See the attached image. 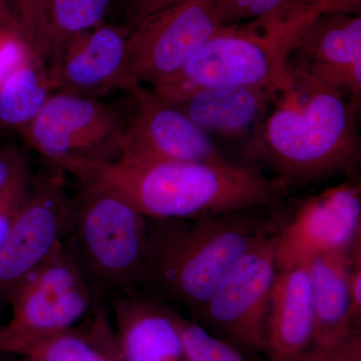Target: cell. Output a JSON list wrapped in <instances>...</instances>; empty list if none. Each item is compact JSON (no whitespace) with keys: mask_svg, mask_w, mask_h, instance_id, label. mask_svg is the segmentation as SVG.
I'll return each instance as SVG.
<instances>
[{"mask_svg":"<svg viewBox=\"0 0 361 361\" xmlns=\"http://www.w3.org/2000/svg\"><path fill=\"white\" fill-rule=\"evenodd\" d=\"M361 240L360 184L353 179L301 202L278 233V270L322 254L350 252Z\"/></svg>","mask_w":361,"mask_h":361,"instance_id":"11","label":"cell"},{"mask_svg":"<svg viewBox=\"0 0 361 361\" xmlns=\"http://www.w3.org/2000/svg\"><path fill=\"white\" fill-rule=\"evenodd\" d=\"M269 361H310V360H305V358L299 357V356H295V357L284 358V360H269Z\"/></svg>","mask_w":361,"mask_h":361,"instance_id":"33","label":"cell"},{"mask_svg":"<svg viewBox=\"0 0 361 361\" xmlns=\"http://www.w3.org/2000/svg\"><path fill=\"white\" fill-rule=\"evenodd\" d=\"M182 1H184V0H149L148 4L142 7L141 11L135 16V18L132 21L133 25L137 23V20H141V18H145V16L155 13L157 11H160L161 9L167 8L169 6H174V4Z\"/></svg>","mask_w":361,"mask_h":361,"instance_id":"31","label":"cell"},{"mask_svg":"<svg viewBox=\"0 0 361 361\" xmlns=\"http://www.w3.org/2000/svg\"><path fill=\"white\" fill-rule=\"evenodd\" d=\"M313 310L307 266L278 271L266 322V348L269 360L295 357L311 344Z\"/></svg>","mask_w":361,"mask_h":361,"instance_id":"17","label":"cell"},{"mask_svg":"<svg viewBox=\"0 0 361 361\" xmlns=\"http://www.w3.org/2000/svg\"><path fill=\"white\" fill-rule=\"evenodd\" d=\"M30 174V160L16 146L0 147V193L20 177Z\"/></svg>","mask_w":361,"mask_h":361,"instance_id":"27","label":"cell"},{"mask_svg":"<svg viewBox=\"0 0 361 361\" xmlns=\"http://www.w3.org/2000/svg\"><path fill=\"white\" fill-rule=\"evenodd\" d=\"M111 0H45L47 59L71 37L102 25Z\"/></svg>","mask_w":361,"mask_h":361,"instance_id":"21","label":"cell"},{"mask_svg":"<svg viewBox=\"0 0 361 361\" xmlns=\"http://www.w3.org/2000/svg\"><path fill=\"white\" fill-rule=\"evenodd\" d=\"M134 115L125 122L115 159L133 161H225L210 135L151 90L137 85ZM114 159V160H115Z\"/></svg>","mask_w":361,"mask_h":361,"instance_id":"12","label":"cell"},{"mask_svg":"<svg viewBox=\"0 0 361 361\" xmlns=\"http://www.w3.org/2000/svg\"><path fill=\"white\" fill-rule=\"evenodd\" d=\"M149 0H129L130 2V18H132V21L137 16V13L146 6Z\"/></svg>","mask_w":361,"mask_h":361,"instance_id":"32","label":"cell"},{"mask_svg":"<svg viewBox=\"0 0 361 361\" xmlns=\"http://www.w3.org/2000/svg\"><path fill=\"white\" fill-rule=\"evenodd\" d=\"M297 356L310 361H361L360 329L329 345H311Z\"/></svg>","mask_w":361,"mask_h":361,"instance_id":"25","label":"cell"},{"mask_svg":"<svg viewBox=\"0 0 361 361\" xmlns=\"http://www.w3.org/2000/svg\"><path fill=\"white\" fill-rule=\"evenodd\" d=\"M278 233L261 239L232 265L193 319L244 355L265 353L271 291L279 271Z\"/></svg>","mask_w":361,"mask_h":361,"instance_id":"6","label":"cell"},{"mask_svg":"<svg viewBox=\"0 0 361 361\" xmlns=\"http://www.w3.org/2000/svg\"><path fill=\"white\" fill-rule=\"evenodd\" d=\"M312 8L317 16L330 13L360 14L361 0H313Z\"/></svg>","mask_w":361,"mask_h":361,"instance_id":"30","label":"cell"},{"mask_svg":"<svg viewBox=\"0 0 361 361\" xmlns=\"http://www.w3.org/2000/svg\"><path fill=\"white\" fill-rule=\"evenodd\" d=\"M125 121L122 111L92 97L51 94L21 130L26 142L47 160L66 156L114 160Z\"/></svg>","mask_w":361,"mask_h":361,"instance_id":"9","label":"cell"},{"mask_svg":"<svg viewBox=\"0 0 361 361\" xmlns=\"http://www.w3.org/2000/svg\"><path fill=\"white\" fill-rule=\"evenodd\" d=\"M20 16L26 44L42 63L47 59L45 0H9Z\"/></svg>","mask_w":361,"mask_h":361,"instance_id":"24","label":"cell"},{"mask_svg":"<svg viewBox=\"0 0 361 361\" xmlns=\"http://www.w3.org/2000/svg\"><path fill=\"white\" fill-rule=\"evenodd\" d=\"M65 171L30 180L27 193L0 246V305L59 248L73 225L75 197L66 191Z\"/></svg>","mask_w":361,"mask_h":361,"instance_id":"7","label":"cell"},{"mask_svg":"<svg viewBox=\"0 0 361 361\" xmlns=\"http://www.w3.org/2000/svg\"><path fill=\"white\" fill-rule=\"evenodd\" d=\"M350 253L322 254L306 263L313 310L311 345H329L360 329L353 320L349 300Z\"/></svg>","mask_w":361,"mask_h":361,"instance_id":"19","label":"cell"},{"mask_svg":"<svg viewBox=\"0 0 361 361\" xmlns=\"http://www.w3.org/2000/svg\"><path fill=\"white\" fill-rule=\"evenodd\" d=\"M274 94L261 87H205L189 90L169 104L207 135L237 137L257 133Z\"/></svg>","mask_w":361,"mask_h":361,"instance_id":"16","label":"cell"},{"mask_svg":"<svg viewBox=\"0 0 361 361\" xmlns=\"http://www.w3.org/2000/svg\"><path fill=\"white\" fill-rule=\"evenodd\" d=\"M9 361H30V360H28L27 358L21 357V356H20V358H18V360H9Z\"/></svg>","mask_w":361,"mask_h":361,"instance_id":"34","label":"cell"},{"mask_svg":"<svg viewBox=\"0 0 361 361\" xmlns=\"http://www.w3.org/2000/svg\"><path fill=\"white\" fill-rule=\"evenodd\" d=\"M315 16L310 6L281 16L222 26L179 73L151 90L168 104L189 90L205 87L276 92L290 75L288 56L297 35Z\"/></svg>","mask_w":361,"mask_h":361,"instance_id":"4","label":"cell"},{"mask_svg":"<svg viewBox=\"0 0 361 361\" xmlns=\"http://www.w3.org/2000/svg\"><path fill=\"white\" fill-rule=\"evenodd\" d=\"M6 37H20L26 42L23 23L13 4L9 0H0V39Z\"/></svg>","mask_w":361,"mask_h":361,"instance_id":"29","label":"cell"},{"mask_svg":"<svg viewBox=\"0 0 361 361\" xmlns=\"http://www.w3.org/2000/svg\"><path fill=\"white\" fill-rule=\"evenodd\" d=\"M51 92L44 63L28 59L0 82V132L21 133Z\"/></svg>","mask_w":361,"mask_h":361,"instance_id":"20","label":"cell"},{"mask_svg":"<svg viewBox=\"0 0 361 361\" xmlns=\"http://www.w3.org/2000/svg\"><path fill=\"white\" fill-rule=\"evenodd\" d=\"M30 182V174H26L0 193V246L27 193Z\"/></svg>","mask_w":361,"mask_h":361,"instance_id":"26","label":"cell"},{"mask_svg":"<svg viewBox=\"0 0 361 361\" xmlns=\"http://www.w3.org/2000/svg\"><path fill=\"white\" fill-rule=\"evenodd\" d=\"M290 70L256 133L259 154L286 186L351 175L360 161V106L329 85Z\"/></svg>","mask_w":361,"mask_h":361,"instance_id":"1","label":"cell"},{"mask_svg":"<svg viewBox=\"0 0 361 361\" xmlns=\"http://www.w3.org/2000/svg\"><path fill=\"white\" fill-rule=\"evenodd\" d=\"M288 66L360 106V14H319L308 21L297 35Z\"/></svg>","mask_w":361,"mask_h":361,"instance_id":"13","label":"cell"},{"mask_svg":"<svg viewBox=\"0 0 361 361\" xmlns=\"http://www.w3.org/2000/svg\"><path fill=\"white\" fill-rule=\"evenodd\" d=\"M180 334L189 361H246L245 355L193 319L179 316Z\"/></svg>","mask_w":361,"mask_h":361,"instance_id":"22","label":"cell"},{"mask_svg":"<svg viewBox=\"0 0 361 361\" xmlns=\"http://www.w3.org/2000/svg\"><path fill=\"white\" fill-rule=\"evenodd\" d=\"M85 326L47 334H13L0 329V353L30 361H123L114 329L99 306Z\"/></svg>","mask_w":361,"mask_h":361,"instance_id":"18","label":"cell"},{"mask_svg":"<svg viewBox=\"0 0 361 361\" xmlns=\"http://www.w3.org/2000/svg\"><path fill=\"white\" fill-rule=\"evenodd\" d=\"M147 229L148 219L133 207L82 187L63 248L97 298L114 297L142 288Z\"/></svg>","mask_w":361,"mask_h":361,"instance_id":"5","label":"cell"},{"mask_svg":"<svg viewBox=\"0 0 361 361\" xmlns=\"http://www.w3.org/2000/svg\"><path fill=\"white\" fill-rule=\"evenodd\" d=\"M82 271L63 248L33 270L8 303L13 318L0 329L13 334H47L73 329L99 305Z\"/></svg>","mask_w":361,"mask_h":361,"instance_id":"10","label":"cell"},{"mask_svg":"<svg viewBox=\"0 0 361 361\" xmlns=\"http://www.w3.org/2000/svg\"><path fill=\"white\" fill-rule=\"evenodd\" d=\"M312 4L313 0H217V11L225 26L284 16Z\"/></svg>","mask_w":361,"mask_h":361,"instance_id":"23","label":"cell"},{"mask_svg":"<svg viewBox=\"0 0 361 361\" xmlns=\"http://www.w3.org/2000/svg\"><path fill=\"white\" fill-rule=\"evenodd\" d=\"M222 27L217 0H184L145 16L127 39V66L135 87L175 77Z\"/></svg>","mask_w":361,"mask_h":361,"instance_id":"8","label":"cell"},{"mask_svg":"<svg viewBox=\"0 0 361 361\" xmlns=\"http://www.w3.org/2000/svg\"><path fill=\"white\" fill-rule=\"evenodd\" d=\"M128 35L102 23L71 37L49 59L51 90L92 97L114 89L134 90L128 73Z\"/></svg>","mask_w":361,"mask_h":361,"instance_id":"14","label":"cell"},{"mask_svg":"<svg viewBox=\"0 0 361 361\" xmlns=\"http://www.w3.org/2000/svg\"><path fill=\"white\" fill-rule=\"evenodd\" d=\"M272 208L201 219H148L142 288L195 319L247 250L282 225Z\"/></svg>","mask_w":361,"mask_h":361,"instance_id":"2","label":"cell"},{"mask_svg":"<svg viewBox=\"0 0 361 361\" xmlns=\"http://www.w3.org/2000/svg\"><path fill=\"white\" fill-rule=\"evenodd\" d=\"M118 193L148 219H201L275 208L287 186L230 161H137L118 177Z\"/></svg>","mask_w":361,"mask_h":361,"instance_id":"3","label":"cell"},{"mask_svg":"<svg viewBox=\"0 0 361 361\" xmlns=\"http://www.w3.org/2000/svg\"><path fill=\"white\" fill-rule=\"evenodd\" d=\"M116 348L123 361H189L180 313L170 303L137 289L113 297Z\"/></svg>","mask_w":361,"mask_h":361,"instance_id":"15","label":"cell"},{"mask_svg":"<svg viewBox=\"0 0 361 361\" xmlns=\"http://www.w3.org/2000/svg\"><path fill=\"white\" fill-rule=\"evenodd\" d=\"M348 293L351 314L356 324L361 320V240L355 244L350 253L348 271Z\"/></svg>","mask_w":361,"mask_h":361,"instance_id":"28","label":"cell"}]
</instances>
